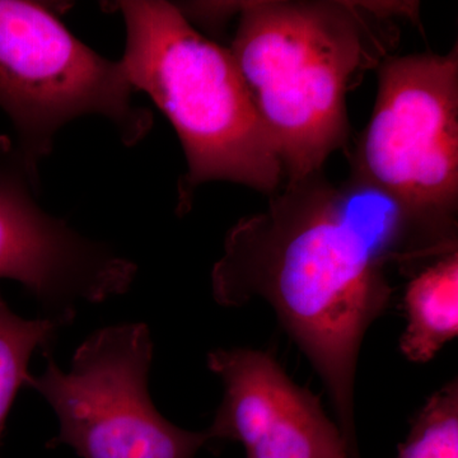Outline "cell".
<instances>
[{"label":"cell","instance_id":"cell-1","mask_svg":"<svg viewBox=\"0 0 458 458\" xmlns=\"http://www.w3.org/2000/svg\"><path fill=\"white\" fill-rule=\"evenodd\" d=\"M458 251L457 216L406 203L352 174L288 181L267 209L240 219L212 271L225 307L267 303L327 387L355 447L361 344L393 301L391 270L411 278Z\"/></svg>","mask_w":458,"mask_h":458},{"label":"cell","instance_id":"cell-2","mask_svg":"<svg viewBox=\"0 0 458 458\" xmlns=\"http://www.w3.org/2000/svg\"><path fill=\"white\" fill-rule=\"evenodd\" d=\"M411 3L245 2L231 54L284 171V182L348 153L346 96L400 40Z\"/></svg>","mask_w":458,"mask_h":458},{"label":"cell","instance_id":"cell-3","mask_svg":"<svg viewBox=\"0 0 458 458\" xmlns=\"http://www.w3.org/2000/svg\"><path fill=\"white\" fill-rule=\"evenodd\" d=\"M125 22L120 60L135 92H144L179 135L188 171L179 209L195 190L229 181L271 197L284 185L276 146L231 50L205 38L167 2L117 3Z\"/></svg>","mask_w":458,"mask_h":458},{"label":"cell","instance_id":"cell-4","mask_svg":"<svg viewBox=\"0 0 458 458\" xmlns=\"http://www.w3.org/2000/svg\"><path fill=\"white\" fill-rule=\"evenodd\" d=\"M134 92L120 60L90 49L49 9L0 0V110L33 176L57 131L78 117H105L126 146L143 140L153 116L134 105Z\"/></svg>","mask_w":458,"mask_h":458},{"label":"cell","instance_id":"cell-5","mask_svg":"<svg viewBox=\"0 0 458 458\" xmlns=\"http://www.w3.org/2000/svg\"><path fill=\"white\" fill-rule=\"evenodd\" d=\"M152 360L143 322L90 334L66 372L49 355L42 375L26 382L59 421L47 447L66 445L81 458H197L209 436L174 426L157 410L148 388Z\"/></svg>","mask_w":458,"mask_h":458},{"label":"cell","instance_id":"cell-6","mask_svg":"<svg viewBox=\"0 0 458 458\" xmlns=\"http://www.w3.org/2000/svg\"><path fill=\"white\" fill-rule=\"evenodd\" d=\"M352 174L406 203L457 216L458 49L388 56Z\"/></svg>","mask_w":458,"mask_h":458},{"label":"cell","instance_id":"cell-7","mask_svg":"<svg viewBox=\"0 0 458 458\" xmlns=\"http://www.w3.org/2000/svg\"><path fill=\"white\" fill-rule=\"evenodd\" d=\"M35 180L14 141L0 137V279L25 286L47 316L74 318L77 304L126 293L135 262L45 212Z\"/></svg>","mask_w":458,"mask_h":458},{"label":"cell","instance_id":"cell-8","mask_svg":"<svg viewBox=\"0 0 458 458\" xmlns=\"http://www.w3.org/2000/svg\"><path fill=\"white\" fill-rule=\"evenodd\" d=\"M207 364L225 388L205 430L210 441L240 442L246 458H352L318 397L294 384L270 352L216 349Z\"/></svg>","mask_w":458,"mask_h":458},{"label":"cell","instance_id":"cell-9","mask_svg":"<svg viewBox=\"0 0 458 458\" xmlns=\"http://www.w3.org/2000/svg\"><path fill=\"white\" fill-rule=\"evenodd\" d=\"M403 302L401 352L412 363H428L458 335V251L415 273Z\"/></svg>","mask_w":458,"mask_h":458},{"label":"cell","instance_id":"cell-10","mask_svg":"<svg viewBox=\"0 0 458 458\" xmlns=\"http://www.w3.org/2000/svg\"><path fill=\"white\" fill-rule=\"evenodd\" d=\"M74 318L45 316L29 319L16 315L0 294V442L9 410L29 379L33 352L54 342L57 333Z\"/></svg>","mask_w":458,"mask_h":458},{"label":"cell","instance_id":"cell-11","mask_svg":"<svg viewBox=\"0 0 458 458\" xmlns=\"http://www.w3.org/2000/svg\"><path fill=\"white\" fill-rule=\"evenodd\" d=\"M394 458H458L457 378L429 397Z\"/></svg>","mask_w":458,"mask_h":458}]
</instances>
